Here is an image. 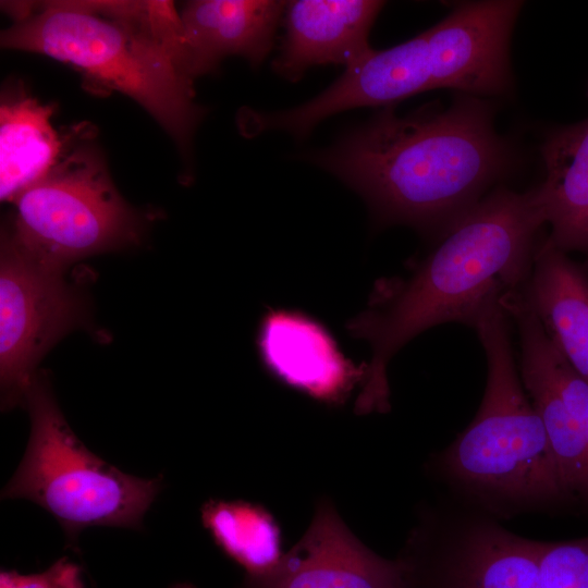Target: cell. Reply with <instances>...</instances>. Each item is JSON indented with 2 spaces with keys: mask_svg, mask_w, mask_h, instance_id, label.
Returning a JSON list of instances; mask_svg holds the SVG:
<instances>
[{
  "mask_svg": "<svg viewBox=\"0 0 588 588\" xmlns=\"http://www.w3.org/2000/svg\"><path fill=\"white\" fill-rule=\"evenodd\" d=\"M493 115L491 103L466 94L404 117L389 106L309 159L357 192L380 224L445 231L511 168Z\"/></svg>",
  "mask_w": 588,
  "mask_h": 588,
  "instance_id": "cell-2",
  "label": "cell"
},
{
  "mask_svg": "<svg viewBox=\"0 0 588 588\" xmlns=\"http://www.w3.org/2000/svg\"><path fill=\"white\" fill-rule=\"evenodd\" d=\"M427 30L397 46L369 50L348 64L324 91L293 109L254 112L250 134L280 130L297 138L331 115L362 107H389L413 95L431 90Z\"/></svg>",
  "mask_w": 588,
  "mask_h": 588,
  "instance_id": "cell-9",
  "label": "cell"
},
{
  "mask_svg": "<svg viewBox=\"0 0 588 588\" xmlns=\"http://www.w3.org/2000/svg\"><path fill=\"white\" fill-rule=\"evenodd\" d=\"M523 295L556 350L588 381V274L547 236L536 246Z\"/></svg>",
  "mask_w": 588,
  "mask_h": 588,
  "instance_id": "cell-16",
  "label": "cell"
},
{
  "mask_svg": "<svg viewBox=\"0 0 588 588\" xmlns=\"http://www.w3.org/2000/svg\"><path fill=\"white\" fill-rule=\"evenodd\" d=\"M62 271L2 242L0 375L5 408L24 400L37 363L82 318V303Z\"/></svg>",
  "mask_w": 588,
  "mask_h": 588,
  "instance_id": "cell-8",
  "label": "cell"
},
{
  "mask_svg": "<svg viewBox=\"0 0 588 588\" xmlns=\"http://www.w3.org/2000/svg\"><path fill=\"white\" fill-rule=\"evenodd\" d=\"M200 517L215 544L245 576L266 573L283 555L281 528L260 504L210 499L201 506Z\"/></svg>",
  "mask_w": 588,
  "mask_h": 588,
  "instance_id": "cell-19",
  "label": "cell"
},
{
  "mask_svg": "<svg viewBox=\"0 0 588 588\" xmlns=\"http://www.w3.org/2000/svg\"><path fill=\"white\" fill-rule=\"evenodd\" d=\"M461 501L427 505L400 558L407 588H544L538 540Z\"/></svg>",
  "mask_w": 588,
  "mask_h": 588,
  "instance_id": "cell-7",
  "label": "cell"
},
{
  "mask_svg": "<svg viewBox=\"0 0 588 588\" xmlns=\"http://www.w3.org/2000/svg\"><path fill=\"white\" fill-rule=\"evenodd\" d=\"M52 109L25 94L5 95L0 107V196L13 201L44 177L66 145L53 128Z\"/></svg>",
  "mask_w": 588,
  "mask_h": 588,
  "instance_id": "cell-18",
  "label": "cell"
},
{
  "mask_svg": "<svg viewBox=\"0 0 588 588\" xmlns=\"http://www.w3.org/2000/svg\"><path fill=\"white\" fill-rule=\"evenodd\" d=\"M548 359L562 399L579 426L588 445V381L568 364L551 340Z\"/></svg>",
  "mask_w": 588,
  "mask_h": 588,
  "instance_id": "cell-21",
  "label": "cell"
},
{
  "mask_svg": "<svg viewBox=\"0 0 588 588\" xmlns=\"http://www.w3.org/2000/svg\"><path fill=\"white\" fill-rule=\"evenodd\" d=\"M543 223L537 188L493 191L455 220L405 278L375 284L366 308L346 323L351 336L371 347L357 415L388 409L387 366L413 338L446 322L474 328L488 309L523 290Z\"/></svg>",
  "mask_w": 588,
  "mask_h": 588,
  "instance_id": "cell-1",
  "label": "cell"
},
{
  "mask_svg": "<svg viewBox=\"0 0 588 588\" xmlns=\"http://www.w3.org/2000/svg\"><path fill=\"white\" fill-rule=\"evenodd\" d=\"M240 588H407L400 556L382 558L358 540L322 498L298 542L269 571Z\"/></svg>",
  "mask_w": 588,
  "mask_h": 588,
  "instance_id": "cell-11",
  "label": "cell"
},
{
  "mask_svg": "<svg viewBox=\"0 0 588 588\" xmlns=\"http://www.w3.org/2000/svg\"><path fill=\"white\" fill-rule=\"evenodd\" d=\"M286 2L274 0H195L180 15L176 65L193 84L216 71L229 56L258 68L270 53Z\"/></svg>",
  "mask_w": 588,
  "mask_h": 588,
  "instance_id": "cell-13",
  "label": "cell"
},
{
  "mask_svg": "<svg viewBox=\"0 0 588 588\" xmlns=\"http://www.w3.org/2000/svg\"><path fill=\"white\" fill-rule=\"evenodd\" d=\"M522 1H467L427 29L431 88L495 96L512 88L509 42Z\"/></svg>",
  "mask_w": 588,
  "mask_h": 588,
  "instance_id": "cell-10",
  "label": "cell"
},
{
  "mask_svg": "<svg viewBox=\"0 0 588 588\" xmlns=\"http://www.w3.org/2000/svg\"><path fill=\"white\" fill-rule=\"evenodd\" d=\"M502 305L518 334L523 385L543 424L563 486L574 502L588 505V445L553 378L550 339L523 290L506 296Z\"/></svg>",
  "mask_w": 588,
  "mask_h": 588,
  "instance_id": "cell-14",
  "label": "cell"
},
{
  "mask_svg": "<svg viewBox=\"0 0 588 588\" xmlns=\"http://www.w3.org/2000/svg\"><path fill=\"white\" fill-rule=\"evenodd\" d=\"M256 347L269 376L326 406H342L365 380L367 364L355 365L330 330L302 310L269 308Z\"/></svg>",
  "mask_w": 588,
  "mask_h": 588,
  "instance_id": "cell-12",
  "label": "cell"
},
{
  "mask_svg": "<svg viewBox=\"0 0 588 588\" xmlns=\"http://www.w3.org/2000/svg\"><path fill=\"white\" fill-rule=\"evenodd\" d=\"M537 546L544 588H588V536Z\"/></svg>",
  "mask_w": 588,
  "mask_h": 588,
  "instance_id": "cell-20",
  "label": "cell"
},
{
  "mask_svg": "<svg viewBox=\"0 0 588 588\" xmlns=\"http://www.w3.org/2000/svg\"><path fill=\"white\" fill-rule=\"evenodd\" d=\"M376 0H297L286 3V34L273 71L297 82L311 66H347L369 50L370 28L383 8Z\"/></svg>",
  "mask_w": 588,
  "mask_h": 588,
  "instance_id": "cell-15",
  "label": "cell"
},
{
  "mask_svg": "<svg viewBox=\"0 0 588 588\" xmlns=\"http://www.w3.org/2000/svg\"><path fill=\"white\" fill-rule=\"evenodd\" d=\"M4 8L14 22L1 34L2 47L71 64L91 88L131 97L187 149L204 111L170 52L173 2H4Z\"/></svg>",
  "mask_w": 588,
  "mask_h": 588,
  "instance_id": "cell-3",
  "label": "cell"
},
{
  "mask_svg": "<svg viewBox=\"0 0 588 588\" xmlns=\"http://www.w3.org/2000/svg\"><path fill=\"white\" fill-rule=\"evenodd\" d=\"M510 322L497 304L474 327L488 366L482 401L467 428L431 461L432 470L461 502L494 517L573 502L523 385Z\"/></svg>",
  "mask_w": 588,
  "mask_h": 588,
  "instance_id": "cell-4",
  "label": "cell"
},
{
  "mask_svg": "<svg viewBox=\"0 0 588 588\" xmlns=\"http://www.w3.org/2000/svg\"><path fill=\"white\" fill-rule=\"evenodd\" d=\"M3 242L60 270L87 256L138 241L142 222L114 188L100 154L79 145L24 189Z\"/></svg>",
  "mask_w": 588,
  "mask_h": 588,
  "instance_id": "cell-6",
  "label": "cell"
},
{
  "mask_svg": "<svg viewBox=\"0 0 588 588\" xmlns=\"http://www.w3.org/2000/svg\"><path fill=\"white\" fill-rule=\"evenodd\" d=\"M546 179L536 187L549 241L568 253L588 250V119L551 132L540 148Z\"/></svg>",
  "mask_w": 588,
  "mask_h": 588,
  "instance_id": "cell-17",
  "label": "cell"
},
{
  "mask_svg": "<svg viewBox=\"0 0 588 588\" xmlns=\"http://www.w3.org/2000/svg\"><path fill=\"white\" fill-rule=\"evenodd\" d=\"M29 441L3 499H26L62 527L70 543L94 526L142 529L143 517L162 488L160 477L123 473L72 431L46 381L35 376L24 395Z\"/></svg>",
  "mask_w": 588,
  "mask_h": 588,
  "instance_id": "cell-5",
  "label": "cell"
}]
</instances>
